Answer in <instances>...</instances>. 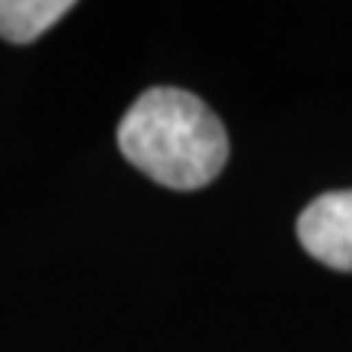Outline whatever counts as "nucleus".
Listing matches in <instances>:
<instances>
[{"instance_id":"1","label":"nucleus","mask_w":352,"mask_h":352,"mask_svg":"<svg viewBox=\"0 0 352 352\" xmlns=\"http://www.w3.org/2000/svg\"><path fill=\"white\" fill-rule=\"evenodd\" d=\"M118 147L144 176L166 189H199L222 173L228 134L192 91L151 88L118 124Z\"/></svg>"},{"instance_id":"2","label":"nucleus","mask_w":352,"mask_h":352,"mask_svg":"<svg viewBox=\"0 0 352 352\" xmlns=\"http://www.w3.org/2000/svg\"><path fill=\"white\" fill-rule=\"evenodd\" d=\"M297 239L320 264L352 271V189L316 196L297 219Z\"/></svg>"},{"instance_id":"3","label":"nucleus","mask_w":352,"mask_h":352,"mask_svg":"<svg viewBox=\"0 0 352 352\" xmlns=\"http://www.w3.org/2000/svg\"><path fill=\"white\" fill-rule=\"evenodd\" d=\"M72 10V0H0V36L33 43Z\"/></svg>"}]
</instances>
